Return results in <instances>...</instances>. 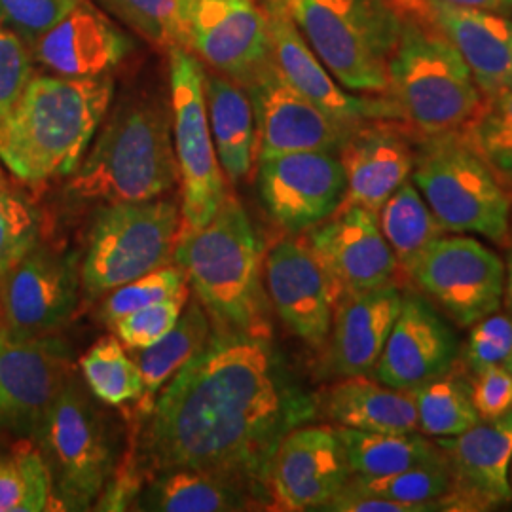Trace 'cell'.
Wrapping results in <instances>:
<instances>
[{"mask_svg": "<svg viewBox=\"0 0 512 512\" xmlns=\"http://www.w3.org/2000/svg\"><path fill=\"white\" fill-rule=\"evenodd\" d=\"M319 399L294 382L270 336L215 325L145 416L141 465L152 475L202 469L234 476L268 499L279 442L310 423Z\"/></svg>", "mask_w": 512, "mask_h": 512, "instance_id": "obj_1", "label": "cell"}, {"mask_svg": "<svg viewBox=\"0 0 512 512\" xmlns=\"http://www.w3.org/2000/svg\"><path fill=\"white\" fill-rule=\"evenodd\" d=\"M112 92L109 76L35 74L0 126V164L33 186L71 175L109 112Z\"/></svg>", "mask_w": 512, "mask_h": 512, "instance_id": "obj_2", "label": "cell"}, {"mask_svg": "<svg viewBox=\"0 0 512 512\" xmlns=\"http://www.w3.org/2000/svg\"><path fill=\"white\" fill-rule=\"evenodd\" d=\"M175 262L215 325L270 336L262 243L232 192L205 226L181 230Z\"/></svg>", "mask_w": 512, "mask_h": 512, "instance_id": "obj_3", "label": "cell"}, {"mask_svg": "<svg viewBox=\"0 0 512 512\" xmlns=\"http://www.w3.org/2000/svg\"><path fill=\"white\" fill-rule=\"evenodd\" d=\"M84 156L69 184L82 200L148 202L179 183L171 118L164 103H122Z\"/></svg>", "mask_w": 512, "mask_h": 512, "instance_id": "obj_4", "label": "cell"}, {"mask_svg": "<svg viewBox=\"0 0 512 512\" xmlns=\"http://www.w3.org/2000/svg\"><path fill=\"white\" fill-rule=\"evenodd\" d=\"M389 93L423 137L469 128L484 97L458 48L431 19H403L389 61Z\"/></svg>", "mask_w": 512, "mask_h": 512, "instance_id": "obj_5", "label": "cell"}, {"mask_svg": "<svg viewBox=\"0 0 512 512\" xmlns=\"http://www.w3.org/2000/svg\"><path fill=\"white\" fill-rule=\"evenodd\" d=\"M412 183L444 232H471L492 243L511 236L512 192L465 129L423 137Z\"/></svg>", "mask_w": 512, "mask_h": 512, "instance_id": "obj_6", "label": "cell"}, {"mask_svg": "<svg viewBox=\"0 0 512 512\" xmlns=\"http://www.w3.org/2000/svg\"><path fill=\"white\" fill-rule=\"evenodd\" d=\"M313 54L351 92L387 95L403 18L389 0H289Z\"/></svg>", "mask_w": 512, "mask_h": 512, "instance_id": "obj_7", "label": "cell"}, {"mask_svg": "<svg viewBox=\"0 0 512 512\" xmlns=\"http://www.w3.org/2000/svg\"><path fill=\"white\" fill-rule=\"evenodd\" d=\"M48 467L57 511H90L116 471L109 421L71 380L33 435Z\"/></svg>", "mask_w": 512, "mask_h": 512, "instance_id": "obj_8", "label": "cell"}, {"mask_svg": "<svg viewBox=\"0 0 512 512\" xmlns=\"http://www.w3.org/2000/svg\"><path fill=\"white\" fill-rule=\"evenodd\" d=\"M183 213L173 200L109 203L93 219L80 266L90 300L173 262Z\"/></svg>", "mask_w": 512, "mask_h": 512, "instance_id": "obj_9", "label": "cell"}, {"mask_svg": "<svg viewBox=\"0 0 512 512\" xmlns=\"http://www.w3.org/2000/svg\"><path fill=\"white\" fill-rule=\"evenodd\" d=\"M167 52L175 154L183 184L181 230H196L213 219L230 190L209 128L202 63L186 48H169Z\"/></svg>", "mask_w": 512, "mask_h": 512, "instance_id": "obj_10", "label": "cell"}, {"mask_svg": "<svg viewBox=\"0 0 512 512\" xmlns=\"http://www.w3.org/2000/svg\"><path fill=\"white\" fill-rule=\"evenodd\" d=\"M459 327H473L499 311L505 294V262L469 236H440L408 272Z\"/></svg>", "mask_w": 512, "mask_h": 512, "instance_id": "obj_11", "label": "cell"}, {"mask_svg": "<svg viewBox=\"0 0 512 512\" xmlns=\"http://www.w3.org/2000/svg\"><path fill=\"white\" fill-rule=\"evenodd\" d=\"M76 255L37 245L0 281V327L18 338L52 336L80 300Z\"/></svg>", "mask_w": 512, "mask_h": 512, "instance_id": "obj_12", "label": "cell"}, {"mask_svg": "<svg viewBox=\"0 0 512 512\" xmlns=\"http://www.w3.org/2000/svg\"><path fill=\"white\" fill-rule=\"evenodd\" d=\"M71 376L65 342L52 336L18 338L0 327V437L33 439Z\"/></svg>", "mask_w": 512, "mask_h": 512, "instance_id": "obj_13", "label": "cell"}, {"mask_svg": "<svg viewBox=\"0 0 512 512\" xmlns=\"http://www.w3.org/2000/svg\"><path fill=\"white\" fill-rule=\"evenodd\" d=\"M256 186L270 219L291 234H302L342 207L346 171L338 154L291 152L258 160Z\"/></svg>", "mask_w": 512, "mask_h": 512, "instance_id": "obj_14", "label": "cell"}, {"mask_svg": "<svg viewBox=\"0 0 512 512\" xmlns=\"http://www.w3.org/2000/svg\"><path fill=\"white\" fill-rule=\"evenodd\" d=\"M264 283L285 327L310 348H323L342 291L306 238L275 243L264 256Z\"/></svg>", "mask_w": 512, "mask_h": 512, "instance_id": "obj_15", "label": "cell"}, {"mask_svg": "<svg viewBox=\"0 0 512 512\" xmlns=\"http://www.w3.org/2000/svg\"><path fill=\"white\" fill-rule=\"evenodd\" d=\"M336 429L300 425L279 442L268 469V499L275 511H321L351 478Z\"/></svg>", "mask_w": 512, "mask_h": 512, "instance_id": "obj_16", "label": "cell"}, {"mask_svg": "<svg viewBox=\"0 0 512 512\" xmlns=\"http://www.w3.org/2000/svg\"><path fill=\"white\" fill-rule=\"evenodd\" d=\"M190 50L245 90L274 63L268 21L256 0H192Z\"/></svg>", "mask_w": 512, "mask_h": 512, "instance_id": "obj_17", "label": "cell"}, {"mask_svg": "<svg viewBox=\"0 0 512 512\" xmlns=\"http://www.w3.org/2000/svg\"><path fill=\"white\" fill-rule=\"evenodd\" d=\"M260 8L268 21L277 69L313 105L348 126H359L368 120H403L393 99L357 97L334 80L300 33L289 0H264Z\"/></svg>", "mask_w": 512, "mask_h": 512, "instance_id": "obj_18", "label": "cell"}, {"mask_svg": "<svg viewBox=\"0 0 512 512\" xmlns=\"http://www.w3.org/2000/svg\"><path fill=\"white\" fill-rule=\"evenodd\" d=\"M256 126V160L291 152L338 154L357 126L334 120L285 80L272 63L247 88Z\"/></svg>", "mask_w": 512, "mask_h": 512, "instance_id": "obj_19", "label": "cell"}, {"mask_svg": "<svg viewBox=\"0 0 512 512\" xmlns=\"http://www.w3.org/2000/svg\"><path fill=\"white\" fill-rule=\"evenodd\" d=\"M452 486L444 511H490L512 501V418L478 421L456 437L439 439Z\"/></svg>", "mask_w": 512, "mask_h": 512, "instance_id": "obj_20", "label": "cell"}, {"mask_svg": "<svg viewBox=\"0 0 512 512\" xmlns=\"http://www.w3.org/2000/svg\"><path fill=\"white\" fill-rule=\"evenodd\" d=\"M306 241L342 294L361 293L393 283L397 258L385 241L378 213L365 207H340L311 228Z\"/></svg>", "mask_w": 512, "mask_h": 512, "instance_id": "obj_21", "label": "cell"}, {"mask_svg": "<svg viewBox=\"0 0 512 512\" xmlns=\"http://www.w3.org/2000/svg\"><path fill=\"white\" fill-rule=\"evenodd\" d=\"M458 336L429 300L403 294V306L374 366V378L410 391L452 370L459 359Z\"/></svg>", "mask_w": 512, "mask_h": 512, "instance_id": "obj_22", "label": "cell"}, {"mask_svg": "<svg viewBox=\"0 0 512 512\" xmlns=\"http://www.w3.org/2000/svg\"><path fill=\"white\" fill-rule=\"evenodd\" d=\"M403 126V120H368L349 133L338 152L346 171L342 207L359 205L378 213L410 179L416 152Z\"/></svg>", "mask_w": 512, "mask_h": 512, "instance_id": "obj_23", "label": "cell"}, {"mask_svg": "<svg viewBox=\"0 0 512 512\" xmlns=\"http://www.w3.org/2000/svg\"><path fill=\"white\" fill-rule=\"evenodd\" d=\"M29 48L33 61L50 73L99 78L109 76L124 61L131 50V40L90 0H82Z\"/></svg>", "mask_w": 512, "mask_h": 512, "instance_id": "obj_24", "label": "cell"}, {"mask_svg": "<svg viewBox=\"0 0 512 512\" xmlns=\"http://www.w3.org/2000/svg\"><path fill=\"white\" fill-rule=\"evenodd\" d=\"M401 306L403 293L395 283L342 294L330 327L329 374L340 378L372 374Z\"/></svg>", "mask_w": 512, "mask_h": 512, "instance_id": "obj_25", "label": "cell"}, {"mask_svg": "<svg viewBox=\"0 0 512 512\" xmlns=\"http://www.w3.org/2000/svg\"><path fill=\"white\" fill-rule=\"evenodd\" d=\"M431 2V16L458 48L484 99L512 90V19L494 12Z\"/></svg>", "mask_w": 512, "mask_h": 512, "instance_id": "obj_26", "label": "cell"}, {"mask_svg": "<svg viewBox=\"0 0 512 512\" xmlns=\"http://www.w3.org/2000/svg\"><path fill=\"white\" fill-rule=\"evenodd\" d=\"M266 507L251 486L234 476L202 469L156 473L133 501V511L234 512Z\"/></svg>", "mask_w": 512, "mask_h": 512, "instance_id": "obj_27", "label": "cell"}, {"mask_svg": "<svg viewBox=\"0 0 512 512\" xmlns=\"http://www.w3.org/2000/svg\"><path fill=\"white\" fill-rule=\"evenodd\" d=\"M207 118L220 167L232 186L243 183L256 160L255 110L249 92L220 73L203 71Z\"/></svg>", "mask_w": 512, "mask_h": 512, "instance_id": "obj_28", "label": "cell"}, {"mask_svg": "<svg viewBox=\"0 0 512 512\" xmlns=\"http://www.w3.org/2000/svg\"><path fill=\"white\" fill-rule=\"evenodd\" d=\"M329 420L338 427L372 433L418 431L416 404L408 391L393 389L366 376H351L332 385L319 401Z\"/></svg>", "mask_w": 512, "mask_h": 512, "instance_id": "obj_29", "label": "cell"}, {"mask_svg": "<svg viewBox=\"0 0 512 512\" xmlns=\"http://www.w3.org/2000/svg\"><path fill=\"white\" fill-rule=\"evenodd\" d=\"M211 330V317L207 310H203L202 302H192L162 340L150 348L141 349L137 357L145 382L139 399L141 416H147L165 384L207 344Z\"/></svg>", "mask_w": 512, "mask_h": 512, "instance_id": "obj_30", "label": "cell"}, {"mask_svg": "<svg viewBox=\"0 0 512 512\" xmlns=\"http://www.w3.org/2000/svg\"><path fill=\"white\" fill-rule=\"evenodd\" d=\"M349 469L353 476L397 475L439 458L440 448L418 431L410 433H372L338 427Z\"/></svg>", "mask_w": 512, "mask_h": 512, "instance_id": "obj_31", "label": "cell"}, {"mask_svg": "<svg viewBox=\"0 0 512 512\" xmlns=\"http://www.w3.org/2000/svg\"><path fill=\"white\" fill-rule=\"evenodd\" d=\"M378 222L399 268L408 274L423 251L444 234L416 184L406 183L382 205Z\"/></svg>", "mask_w": 512, "mask_h": 512, "instance_id": "obj_32", "label": "cell"}, {"mask_svg": "<svg viewBox=\"0 0 512 512\" xmlns=\"http://www.w3.org/2000/svg\"><path fill=\"white\" fill-rule=\"evenodd\" d=\"M408 393L416 404L418 429L427 437H456L480 421L471 399V382L454 368Z\"/></svg>", "mask_w": 512, "mask_h": 512, "instance_id": "obj_33", "label": "cell"}, {"mask_svg": "<svg viewBox=\"0 0 512 512\" xmlns=\"http://www.w3.org/2000/svg\"><path fill=\"white\" fill-rule=\"evenodd\" d=\"M57 511L52 480L37 444L18 439L0 450V512Z\"/></svg>", "mask_w": 512, "mask_h": 512, "instance_id": "obj_34", "label": "cell"}, {"mask_svg": "<svg viewBox=\"0 0 512 512\" xmlns=\"http://www.w3.org/2000/svg\"><path fill=\"white\" fill-rule=\"evenodd\" d=\"M135 33L162 48L190 50L192 0H95Z\"/></svg>", "mask_w": 512, "mask_h": 512, "instance_id": "obj_35", "label": "cell"}, {"mask_svg": "<svg viewBox=\"0 0 512 512\" xmlns=\"http://www.w3.org/2000/svg\"><path fill=\"white\" fill-rule=\"evenodd\" d=\"M80 370L93 397L109 406L139 401L145 389L139 365L124 351V344L109 336L99 340L80 359Z\"/></svg>", "mask_w": 512, "mask_h": 512, "instance_id": "obj_36", "label": "cell"}, {"mask_svg": "<svg viewBox=\"0 0 512 512\" xmlns=\"http://www.w3.org/2000/svg\"><path fill=\"white\" fill-rule=\"evenodd\" d=\"M351 478L370 494L380 495L397 503L414 505L421 512L444 511L442 497L450 492L452 486L450 469L442 454L433 461L406 469L397 475Z\"/></svg>", "mask_w": 512, "mask_h": 512, "instance_id": "obj_37", "label": "cell"}, {"mask_svg": "<svg viewBox=\"0 0 512 512\" xmlns=\"http://www.w3.org/2000/svg\"><path fill=\"white\" fill-rule=\"evenodd\" d=\"M42 238V215L29 198L0 181V281Z\"/></svg>", "mask_w": 512, "mask_h": 512, "instance_id": "obj_38", "label": "cell"}, {"mask_svg": "<svg viewBox=\"0 0 512 512\" xmlns=\"http://www.w3.org/2000/svg\"><path fill=\"white\" fill-rule=\"evenodd\" d=\"M181 294H188V277L179 264H167L114 289L103 304V319L114 327L122 317L133 311L143 310Z\"/></svg>", "mask_w": 512, "mask_h": 512, "instance_id": "obj_39", "label": "cell"}, {"mask_svg": "<svg viewBox=\"0 0 512 512\" xmlns=\"http://www.w3.org/2000/svg\"><path fill=\"white\" fill-rule=\"evenodd\" d=\"M459 357L471 374L512 363V315L494 311L471 327Z\"/></svg>", "mask_w": 512, "mask_h": 512, "instance_id": "obj_40", "label": "cell"}, {"mask_svg": "<svg viewBox=\"0 0 512 512\" xmlns=\"http://www.w3.org/2000/svg\"><path fill=\"white\" fill-rule=\"evenodd\" d=\"M186 300L188 294L173 296L122 317L114 325L118 340L133 351L150 348L177 325L179 317L183 315Z\"/></svg>", "mask_w": 512, "mask_h": 512, "instance_id": "obj_41", "label": "cell"}, {"mask_svg": "<svg viewBox=\"0 0 512 512\" xmlns=\"http://www.w3.org/2000/svg\"><path fill=\"white\" fill-rule=\"evenodd\" d=\"M82 0H0V25L27 44L50 31Z\"/></svg>", "mask_w": 512, "mask_h": 512, "instance_id": "obj_42", "label": "cell"}, {"mask_svg": "<svg viewBox=\"0 0 512 512\" xmlns=\"http://www.w3.org/2000/svg\"><path fill=\"white\" fill-rule=\"evenodd\" d=\"M35 76L33 54L18 33L0 25V126Z\"/></svg>", "mask_w": 512, "mask_h": 512, "instance_id": "obj_43", "label": "cell"}, {"mask_svg": "<svg viewBox=\"0 0 512 512\" xmlns=\"http://www.w3.org/2000/svg\"><path fill=\"white\" fill-rule=\"evenodd\" d=\"M465 131L482 152L512 148V90L484 99Z\"/></svg>", "mask_w": 512, "mask_h": 512, "instance_id": "obj_44", "label": "cell"}, {"mask_svg": "<svg viewBox=\"0 0 512 512\" xmlns=\"http://www.w3.org/2000/svg\"><path fill=\"white\" fill-rule=\"evenodd\" d=\"M471 399L480 421L505 418L512 410L511 370L507 366H494L473 374Z\"/></svg>", "mask_w": 512, "mask_h": 512, "instance_id": "obj_45", "label": "cell"}, {"mask_svg": "<svg viewBox=\"0 0 512 512\" xmlns=\"http://www.w3.org/2000/svg\"><path fill=\"white\" fill-rule=\"evenodd\" d=\"M329 512H421L414 505L397 503L363 490L353 478L321 509Z\"/></svg>", "mask_w": 512, "mask_h": 512, "instance_id": "obj_46", "label": "cell"}, {"mask_svg": "<svg viewBox=\"0 0 512 512\" xmlns=\"http://www.w3.org/2000/svg\"><path fill=\"white\" fill-rule=\"evenodd\" d=\"M439 2L454 4V6H461V8L494 12V14H501V16H512V0H439Z\"/></svg>", "mask_w": 512, "mask_h": 512, "instance_id": "obj_47", "label": "cell"}, {"mask_svg": "<svg viewBox=\"0 0 512 512\" xmlns=\"http://www.w3.org/2000/svg\"><path fill=\"white\" fill-rule=\"evenodd\" d=\"M403 19H431L429 0H389Z\"/></svg>", "mask_w": 512, "mask_h": 512, "instance_id": "obj_48", "label": "cell"}, {"mask_svg": "<svg viewBox=\"0 0 512 512\" xmlns=\"http://www.w3.org/2000/svg\"><path fill=\"white\" fill-rule=\"evenodd\" d=\"M484 154L490 160V164L494 165L501 181L507 184L512 192V148H501V150H492Z\"/></svg>", "mask_w": 512, "mask_h": 512, "instance_id": "obj_49", "label": "cell"}, {"mask_svg": "<svg viewBox=\"0 0 512 512\" xmlns=\"http://www.w3.org/2000/svg\"><path fill=\"white\" fill-rule=\"evenodd\" d=\"M503 300H505V306L512 315V249L507 255V260H505V294H503Z\"/></svg>", "mask_w": 512, "mask_h": 512, "instance_id": "obj_50", "label": "cell"}, {"mask_svg": "<svg viewBox=\"0 0 512 512\" xmlns=\"http://www.w3.org/2000/svg\"><path fill=\"white\" fill-rule=\"evenodd\" d=\"M507 368H509V370H511V372H512V363H511V365L507 366ZM507 416H511V418H512V410H511V412H509V414H507Z\"/></svg>", "mask_w": 512, "mask_h": 512, "instance_id": "obj_51", "label": "cell"}, {"mask_svg": "<svg viewBox=\"0 0 512 512\" xmlns=\"http://www.w3.org/2000/svg\"><path fill=\"white\" fill-rule=\"evenodd\" d=\"M511 484H512V463H511Z\"/></svg>", "mask_w": 512, "mask_h": 512, "instance_id": "obj_52", "label": "cell"}]
</instances>
